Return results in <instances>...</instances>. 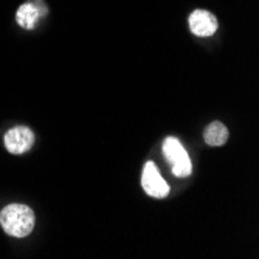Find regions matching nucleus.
<instances>
[{"label":"nucleus","instance_id":"f257e3e1","mask_svg":"<svg viewBox=\"0 0 259 259\" xmlns=\"http://www.w3.org/2000/svg\"><path fill=\"white\" fill-rule=\"evenodd\" d=\"M34 211L22 203H10L0 211V227L13 238H27L34 228Z\"/></svg>","mask_w":259,"mask_h":259},{"label":"nucleus","instance_id":"f03ea898","mask_svg":"<svg viewBox=\"0 0 259 259\" xmlns=\"http://www.w3.org/2000/svg\"><path fill=\"white\" fill-rule=\"evenodd\" d=\"M163 154L171 163V169L176 177H188L193 172V163L188 157L186 149L176 137H168L163 141Z\"/></svg>","mask_w":259,"mask_h":259},{"label":"nucleus","instance_id":"7ed1b4c3","mask_svg":"<svg viewBox=\"0 0 259 259\" xmlns=\"http://www.w3.org/2000/svg\"><path fill=\"white\" fill-rule=\"evenodd\" d=\"M141 186L146 191L148 196L155 199H163L169 194V185L163 180L158 172V168L154 161H146L143 174H141Z\"/></svg>","mask_w":259,"mask_h":259},{"label":"nucleus","instance_id":"20e7f679","mask_svg":"<svg viewBox=\"0 0 259 259\" xmlns=\"http://www.w3.org/2000/svg\"><path fill=\"white\" fill-rule=\"evenodd\" d=\"M5 148L10 154L22 155L28 152L34 145V134L27 126H16L5 134Z\"/></svg>","mask_w":259,"mask_h":259},{"label":"nucleus","instance_id":"39448f33","mask_svg":"<svg viewBox=\"0 0 259 259\" xmlns=\"http://www.w3.org/2000/svg\"><path fill=\"white\" fill-rule=\"evenodd\" d=\"M49 10L42 0H30V2L22 4L16 13V22L17 25L23 30H34L37 22L47 16Z\"/></svg>","mask_w":259,"mask_h":259},{"label":"nucleus","instance_id":"423d86ee","mask_svg":"<svg viewBox=\"0 0 259 259\" xmlns=\"http://www.w3.org/2000/svg\"><path fill=\"white\" fill-rule=\"evenodd\" d=\"M188 25L193 34L199 37H208L213 36L218 31V19L213 13L206 10H196L188 17Z\"/></svg>","mask_w":259,"mask_h":259},{"label":"nucleus","instance_id":"0eeeda50","mask_svg":"<svg viewBox=\"0 0 259 259\" xmlns=\"http://www.w3.org/2000/svg\"><path fill=\"white\" fill-rule=\"evenodd\" d=\"M203 140L209 146H222L228 140V129L221 121L209 123L203 131Z\"/></svg>","mask_w":259,"mask_h":259}]
</instances>
